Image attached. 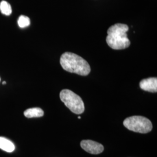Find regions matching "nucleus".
<instances>
[{
    "instance_id": "obj_1",
    "label": "nucleus",
    "mask_w": 157,
    "mask_h": 157,
    "mask_svg": "<svg viewBox=\"0 0 157 157\" xmlns=\"http://www.w3.org/2000/svg\"><path fill=\"white\" fill-rule=\"evenodd\" d=\"M128 30L129 27L125 24L117 23L112 25L107 30V44L113 50H116L128 48L130 45L127 34Z\"/></svg>"
},
{
    "instance_id": "obj_2",
    "label": "nucleus",
    "mask_w": 157,
    "mask_h": 157,
    "mask_svg": "<svg viewBox=\"0 0 157 157\" xmlns=\"http://www.w3.org/2000/svg\"><path fill=\"white\" fill-rule=\"evenodd\" d=\"M62 68L70 73L81 76H87L91 72L90 65L84 58L72 52H67L60 58Z\"/></svg>"
},
{
    "instance_id": "obj_3",
    "label": "nucleus",
    "mask_w": 157,
    "mask_h": 157,
    "mask_svg": "<svg viewBox=\"0 0 157 157\" xmlns=\"http://www.w3.org/2000/svg\"><path fill=\"white\" fill-rule=\"evenodd\" d=\"M60 99L71 112L80 115L84 111V104L81 97L72 91L63 89L60 92Z\"/></svg>"
},
{
    "instance_id": "obj_4",
    "label": "nucleus",
    "mask_w": 157,
    "mask_h": 157,
    "mask_svg": "<svg viewBox=\"0 0 157 157\" xmlns=\"http://www.w3.org/2000/svg\"><path fill=\"white\" fill-rule=\"evenodd\" d=\"M124 126L136 133L145 134L150 132L152 124L150 120L142 116H132L124 120Z\"/></svg>"
},
{
    "instance_id": "obj_5",
    "label": "nucleus",
    "mask_w": 157,
    "mask_h": 157,
    "mask_svg": "<svg viewBox=\"0 0 157 157\" xmlns=\"http://www.w3.org/2000/svg\"><path fill=\"white\" fill-rule=\"evenodd\" d=\"M81 147L91 154H99L102 152L104 147L101 144L91 140H84L80 142Z\"/></svg>"
},
{
    "instance_id": "obj_6",
    "label": "nucleus",
    "mask_w": 157,
    "mask_h": 157,
    "mask_svg": "<svg viewBox=\"0 0 157 157\" xmlns=\"http://www.w3.org/2000/svg\"><path fill=\"white\" fill-rule=\"evenodd\" d=\"M141 89L151 93H157V78H149L141 80L140 82Z\"/></svg>"
},
{
    "instance_id": "obj_7",
    "label": "nucleus",
    "mask_w": 157,
    "mask_h": 157,
    "mask_svg": "<svg viewBox=\"0 0 157 157\" xmlns=\"http://www.w3.org/2000/svg\"><path fill=\"white\" fill-rule=\"evenodd\" d=\"M24 115L28 118H40L44 116V112L43 110L38 107L29 108L25 111Z\"/></svg>"
},
{
    "instance_id": "obj_8",
    "label": "nucleus",
    "mask_w": 157,
    "mask_h": 157,
    "mask_svg": "<svg viewBox=\"0 0 157 157\" xmlns=\"http://www.w3.org/2000/svg\"><path fill=\"white\" fill-rule=\"evenodd\" d=\"M0 149L7 152H12L15 149L14 144L6 137H0Z\"/></svg>"
},
{
    "instance_id": "obj_9",
    "label": "nucleus",
    "mask_w": 157,
    "mask_h": 157,
    "mask_svg": "<svg viewBox=\"0 0 157 157\" xmlns=\"http://www.w3.org/2000/svg\"><path fill=\"white\" fill-rule=\"evenodd\" d=\"M0 11L2 14L9 16L12 13L11 6L6 1H2L0 2Z\"/></svg>"
},
{
    "instance_id": "obj_10",
    "label": "nucleus",
    "mask_w": 157,
    "mask_h": 157,
    "mask_svg": "<svg viewBox=\"0 0 157 157\" xmlns=\"http://www.w3.org/2000/svg\"><path fill=\"white\" fill-rule=\"evenodd\" d=\"M17 23L21 28H25L30 25V20L28 17L25 15H21L18 19Z\"/></svg>"
},
{
    "instance_id": "obj_11",
    "label": "nucleus",
    "mask_w": 157,
    "mask_h": 157,
    "mask_svg": "<svg viewBox=\"0 0 157 157\" xmlns=\"http://www.w3.org/2000/svg\"><path fill=\"white\" fill-rule=\"evenodd\" d=\"M6 84V82H2V84Z\"/></svg>"
},
{
    "instance_id": "obj_12",
    "label": "nucleus",
    "mask_w": 157,
    "mask_h": 157,
    "mask_svg": "<svg viewBox=\"0 0 157 157\" xmlns=\"http://www.w3.org/2000/svg\"><path fill=\"white\" fill-rule=\"evenodd\" d=\"M78 119H81V117H78Z\"/></svg>"
},
{
    "instance_id": "obj_13",
    "label": "nucleus",
    "mask_w": 157,
    "mask_h": 157,
    "mask_svg": "<svg viewBox=\"0 0 157 157\" xmlns=\"http://www.w3.org/2000/svg\"><path fill=\"white\" fill-rule=\"evenodd\" d=\"M0 80H1V78H0Z\"/></svg>"
}]
</instances>
